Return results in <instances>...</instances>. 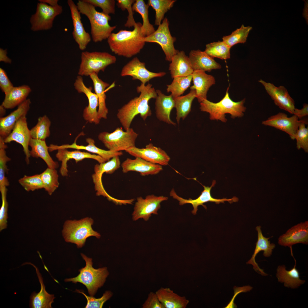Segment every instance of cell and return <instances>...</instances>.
Here are the masks:
<instances>
[{"instance_id":"cell-1","label":"cell","mask_w":308,"mask_h":308,"mask_svg":"<svg viewBox=\"0 0 308 308\" xmlns=\"http://www.w3.org/2000/svg\"><path fill=\"white\" fill-rule=\"evenodd\" d=\"M136 91L140 93L139 96L118 110L117 117L125 130L130 128L133 119L137 115L140 114L144 121L151 116L152 112L149 102L152 98L155 99L157 95L156 90L149 83L146 85L141 83L137 87Z\"/></svg>"},{"instance_id":"cell-2","label":"cell","mask_w":308,"mask_h":308,"mask_svg":"<svg viewBox=\"0 0 308 308\" xmlns=\"http://www.w3.org/2000/svg\"><path fill=\"white\" fill-rule=\"evenodd\" d=\"M142 25L137 22L132 31L122 30L116 33H112L107 39L111 51L117 55L127 58L139 53L145 43V37L141 30Z\"/></svg>"},{"instance_id":"cell-3","label":"cell","mask_w":308,"mask_h":308,"mask_svg":"<svg viewBox=\"0 0 308 308\" xmlns=\"http://www.w3.org/2000/svg\"><path fill=\"white\" fill-rule=\"evenodd\" d=\"M76 5L80 13L86 16L90 21L93 42H100L107 39L116 27V26L110 25L109 21L111 17L102 12L97 11L95 7L84 0H78Z\"/></svg>"},{"instance_id":"cell-4","label":"cell","mask_w":308,"mask_h":308,"mask_svg":"<svg viewBox=\"0 0 308 308\" xmlns=\"http://www.w3.org/2000/svg\"><path fill=\"white\" fill-rule=\"evenodd\" d=\"M229 88L227 89L224 97L219 102L214 103L206 99L200 103V110L208 113L210 119L220 120L226 122L227 120L226 114H230L233 118L243 116L246 109L244 106L245 99L238 102L233 101L230 97Z\"/></svg>"},{"instance_id":"cell-5","label":"cell","mask_w":308,"mask_h":308,"mask_svg":"<svg viewBox=\"0 0 308 308\" xmlns=\"http://www.w3.org/2000/svg\"><path fill=\"white\" fill-rule=\"evenodd\" d=\"M81 255L86 262L85 266L79 270L80 273L76 277L65 279V281L76 283L79 282L83 284L87 288L90 295L93 296L98 289L104 285L109 272L106 267L94 268L92 259L83 254Z\"/></svg>"},{"instance_id":"cell-6","label":"cell","mask_w":308,"mask_h":308,"mask_svg":"<svg viewBox=\"0 0 308 308\" xmlns=\"http://www.w3.org/2000/svg\"><path fill=\"white\" fill-rule=\"evenodd\" d=\"M93 222V220L89 217L78 220H67L62 231L65 241L75 244L78 248H80L84 246L88 237L94 236L100 238V234L92 228Z\"/></svg>"},{"instance_id":"cell-7","label":"cell","mask_w":308,"mask_h":308,"mask_svg":"<svg viewBox=\"0 0 308 308\" xmlns=\"http://www.w3.org/2000/svg\"><path fill=\"white\" fill-rule=\"evenodd\" d=\"M138 134L132 128L125 131L117 127L112 132L104 131L98 135L99 140L109 150L119 152L135 146Z\"/></svg>"},{"instance_id":"cell-8","label":"cell","mask_w":308,"mask_h":308,"mask_svg":"<svg viewBox=\"0 0 308 308\" xmlns=\"http://www.w3.org/2000/svg\"><path fill=\"white\" fill-rule=\"evenodd\" d=\"M78 72L80 76H89L100 71L104 72L107 66L116 61V57L106 52L86 51L82 52Z\"/></svg>"},{"instance_id":"cell-9","label":"cell","mask_w":308,"mask_h":308,"mask_svg":"<svg viewBox=\"0 0 308 308\" xmlns=\"http://www.w3.org/2000/svg\"><path fill=\"white\" fill-rule=\"evenodd\" d=\"M63 11L62 6H51L40 2L37 4L35 13L32 15L30 22L34 31L49 30L53 25L55 18Z\"/></svg>"},{"instance_id":"cell-10","label":"cell","mask_w":308,"mask_h":308,"mask_svg":"<svg viewBox=\"0 0 308 308\" xmlns=\"http://www.w3.org/2000/svg\"><path fill=\"white\" fill-rule=\"evenodd\" d=\"M168 20L165 18L157 29L150 35L145 37L144 41L145 42L158 44L165 55L166 60L171 62L172 57L179 51L175 48L174 43L176 38L171 35Z\"/></svg>"},{"instance_id":"cell-11","label":"cell","mask_w":308,"mask_h":308,"mask_svg":"<svg viewBox=\"0 0 308 308\" xmlns=\"http://www.w3.org/2000/svg\"><path fill=\"white\" fill-rule=\"evenodd\" d=\"M121 165L119 156L115 157L109 161L95 165L94 167V173L92 176L95 189L96 192V195L106 197L109 200L112 201L116 204L119 203L120 200L112 197L107 193L103 185L102 177L104 173L112 174L120 167Z\"/></svg>"},{"instance_id":"cell-12","label":"cell","mask_w":308,"mask_h":308,"mask_svg":"<svg viewBox=\"0 0 308 308\" xmlns=\"http://www.w3.org/2000/svg\"><path fill=\"white\" fill-rule=\"evenodd\" d=\"M168 199L166 196L154 194L148 195L145 198L141 196L137 197L132 214L133 220L135 221L142 218L145 221L148 220L152 214H158L161 203Z\"/></svg>"},{"instance_id":"cell-13","label":"cell","mask_w":308,"mask_h":308,"mask_svg":"<svg viewBox=\"0 0 308 308\" xmlns=\"http://www.w3.org/2000/svg\"><path fill=\"white\" fill-rule=\"evenodd\" d=\"M216 183V181L213 180L212 184L210 187L205 186L201 184L204 187V190L202 191L200 196L195 199H193L189 198L188 199H187L180 197L177 194L174 189L171 190L170 195L174 198L178 200L179 202V205H181L188 203L191 204L193 208L191 212L194 215L196 214L198 209V207L199 206H202L206 209V206L203 204L208 202H214L216 204H218L220 203H224L225 201H228L230 203H232L238 201V199L236 196H234L230 199H227L226 198L217 199L213 197L211 195V190L212 188L214 186Z\"/></svg>"},{"instance_id":"cell-14","label":"cell","mask_w":308,"mask_h":308,"mask_svg":"<svg viewBox=\"0 0 308 308\" xmlns=\"http://www.w3.org/2000/svg\"><path fill=\"white\" fill-rule=\"evenodd\" d=\"M76 90L79 93H83L87 96L88 104L85 107L83 112L84 119L90 123L98 124L100 123V119L98 116L97 108L99 106V102L97 95L92 92L91 87H87L85 85L82 76H78L74 84Z\"/></svg>"},{"instance_id":"cell-15","label":"cell","mask_w":308,"mask_h":308,"mask_svg":"<svg viewBox=\"0 0 308 308\" xmlns=\"http://www.w3.org/2000/svg\"><path fill=\"white\" fill-rule=\"evenodd\" d=\"M166 74L165 72H154L149 71L146 68L144 62L135 57L123 66L120 75L123 77L130 76L133 80H139L141 83L145 84L152 79L162 77Z\"/></svg>"},{"instance_id":"cell-16","label":"cell","mask_w":308,"mask_h":308,"mask_svg":"<svg viewBox=\"0 0 308 308\" xmlns=\"http://www.w3.org/2000/svg\"><path fill=\"white\" fill-rule=\"evenodd\" d=\"M131 156L140 158L151 163L166 166L168 165L170 158L166 152L159 147L154 146L152 143L145 147L139 148L134 146L125 151Z\"/></svg>"},{"instance_id":"cell-17","label":"cell","mask_w":308,"mask_h":308,"mask_svg":"<svg viewBox=\"0 0 308 308\" xmlns=\"http://www.w3.org/2000/svg\"><path fill=\"white\" fill-rule=\"evenodd\" d=\"M258 81L263 86L276 105L280 109L293 114L295 108V101L284 86L277 87L273 84L262 79Z\"/></svg>"},{"instance_id":"cell-18","label":"cell","mask_w":308,"mask_h":308,"mask_svg":"<svg viewBox=\"0 0 308 308\" xmlns=\"http://www.w3.org/2000/svg\"><path fill=\"white\" fill-rule=\"evenodd\" d=\"M304 120H299L294 115L288 117L285 114L279 112L263 121L262 124L283 131L287 133L291 139L294 140L299 125Z\"/></svg>"},{"instance_id":"cell-19","label":"cell","mask_w":308,"mask_h":308,"mask_svg":"<svg viewBox=\"0 0 308 308\" xmlns=\"http://www.w3.org/2000/svg\"><path fill=\"white\" fill-rule=\"evenodd\" d=\"M32 138L26 116H24L17 122L11 132L4 139V141L6 143L14 141L21 144L25 155L26 163L29 164L31 156L29 147Z\"/></svg>"},{"instance_id":"cell-20","label":"cell","mask_w":308,"mask_h":308,"mask_svg":"<svg viewBox=\"0 0 308 308\" xmlns=\"http://www.w3.org/2000/svg\"><path fill=\"white\" fill-rule=\"evenodd\" d=\"M67 3L70 11L73 29L72 35L80 50H83L91 41L90 34L85 31L81 21L80 13L77 5L72 0H68Z\"/></svg>"},{"instance_id":"cell-21","label":"cell","mask_w":308,"mask_h":308,"mask_svg":"<svg viewBox=\"0 0 308 308\" xmlns=\"http://www.w3.org/2000/svg\"><path fill=\"white\" fill-rule=\"evenodd\" d=\"M278 243L281 246L290 247L293 256V245L299 243L308 244V221L301 222L289 229L285 234L280 236Z\"/></svg>"},{"instance_id":"cell-22","label":"cell","mask_w":308,"mask_h":308,"mask_svg":"<svg viewBox=\"0 0 308 308\" xmlns=\"http://www.w3.org/2000/svg\"><path fill=\"white\" fill-rule=\"evenodd\" d=\"M121 166L123 173L135 171L139 173L142 176L156 175L163 170L162 166L151 163L139 157L134 159L127 158Z\"/></svg>"},{"instance_id":"cell-23","label":"cell","mask_w":308,"mask_h":308,"mask_svg":"<svg viewBox=\"0 0 308 308\" xmlns=\"http://www.w3.org/2000/svg\"><path fill=\"white\" fill-rule=\"evenodd\" d=\"M56 156L58 160L62 162L60 172L62 176L63 177L68 175L67 162L70 159L75 160L76 163L86 158L94 159L97 161L99 163L106 162L98 155L81 151L79 150L70 151L67 149H59L58 150Z\"/></svg>"},{"instance_id":"cell-24","label":"cell","mask_w":308,"mask_h":308,"mask_svg":"<svg viewBox=\"0 0 308 308\" xmlns=\"http://www.w3.org/2000/svg\"><path fill=\"white\" fill-rule=\"evenodd\" d=\"M31 103L29 99H27L9 115L0 117V137L5 139L10 133L18 121L22 117L26 116Z\"/></svg>"},{"instance_id":"cell-25","label":"cell","mask_w":308,"mask_h":308,"mask_svg":"<svg viewBox=\"0 0 308 308\" xmlns=\"http://www.w3.org/2000/svg\"><path fill=\"white\" fill-rule=\"evenodd\" d=\"M76 140L72 144H64L58 146L51 144L49 147L48 150L50 151H52L60 149L69 148L75 149L77 150H84L90 153H96L104 159L106 161H109L112 158L116 156H120L123 155L122 151L117 152L109 150H106L97 147L95 145L94 140L90 138L86 139V141L88 144L86 146L79 145L76 143Z\"/></svg>"},{"instance_id":"cell-26","label":"cell","mask_w":308,"mask_h":308,"mask_svg":"<svg viewBox=\"0 0 308 308\" xmlns=\"http://www.w3.org/2000/svg\"><path fill=\"white\" fill-rule=\"evenodd\" d=\"M157 96L155 102L156 116L160 121L174 125L176 123L170 118L171 112L175 107L174 98L171 94L166 95L159 90H156Z\"/></svg>"},{"instance_id":"cell-27","label":"cell","mask_w":308,"mask_h":308,"mask_svg":"<svg viewBox=\"0 0 308 308\" xmlns=\"http://www.w3.org/2000/svg\"><path fill=\"white\" fill-rule=\"evenodd\" d=\"M201 70L193 71L192 74L193 85L190 89L195 90L196 98L200 103L207 99V94L210 88L215 84L214 77Z\"/></svg>"},{"instance_id":"cell-28","label":"cell","mask_w":308,"mask_h":308,"mask_svg":"<svg viewBox=\"0 0 308 308\" xmlns=\"http://www.w3.org/2000/svg\"><path fill=\"white\" fill-rule=\"evenodd\" d=\"M189 57L194 71L210 72L213 70L220 69L221 68L220 64L204 51L199 50H192L189 53Z\"/></svg>"},{"instance_id":"cell-29","label":"cell","mask_w":308,"mask_h":308,"mask_svg":"<svg viewBox=\"0 0 308 308\" xmlns=\"http://www.w3.org/2000/svg\"><path fill=\"white\" fill-rule=\"evenodd\" d=\"M258 232V240L254 253L251 259L247 262V264H251L254 270L264 276L267 275L263 270L261 269L256 262L255 259L257 254L260 251H263V255L265 257H269L272 254L273 250L275 245L273 243H271L269 240L270 238H266L262 234L261 226H258L256 227Z\"/></svg>"},{"instance_id":"cell-30","label":"cell","mask_w":308,"mask_h":308,"mask_svg":"<svg viewBox=\"0 0 308 308\" xmlns=\"http://www.w3.org/2000/svg\"><path fill=\"white\" fill-rule=\"evenodd\" d=\"M169 70L172 78L192 74L194 71L188 56L183 51H179L172 58Z\"/></svg>"},{"instance_id":"cell-31","label":"cell","mask_w":308,"mask_h":308,"mask_svg":"<svg viewBox=\"0 0 308 308\" xmlns=\"http://www.w3.org/2000/svg\"><path fill=\"white\" fill-rule=\"evenodd\" d=\"M155 293L165 308H185L189 303L185 296L179 295L169 288L161 287Z\"/></svg>"},{"instance_id":"cell-32","label":"cell","mask_w":308,"mask_h":308,"mask_svg":"<svg viewBox=\"0 0 308 308\" xmlns=\"http://www.w3.org/2000/svg\"><path fill=\"white\" fill-rule=\"evenodd\" d=\"M36 270L39 280L40 285V290L37 293L34 292L32 293L30 297V305L32 308H50L51 305L54 302L55 297L54 295L48 293L46 291L42 278L37 268L31 263Z\"/></svg>"},{"instance_id":"cell-33","label":"cell","mask_w":308,"mask_h":308,"mask_svg":"<svg viewBox=\"0 0 308 308\" xmlns=\"http://www.w3.org/2000/svg\"><path fill=\"white\" fill-rule=\"evenodd\" d=\"M31 91L30 87L27 85L14 86L5 94L4 99L1 105L6 109L13 108L25 100Z\"/></svg>"},{"instance_id":"cell-34","label":"cell","mask_w":308,"mask_h":308,"mask_svg":"<svg viewBox=\"0 0 308 308\" xmlns=\"http://www.w3.org/2000/svg\"><path fill=\"white\" fill-rule=\"evenodd\" d=\"M89 76L93 83L95 93L98 98V117L100 119L102 118L106 119L108 113V109L106 105V97L105 91L106 88L110 86V84L104 82L100 79L98 76V74L96 73H93L90 74Z\"/></svg>"},{"instance_id":"cell-35","label":"cell","mask_w":308,"mask_h":308,"mask_svg":"<svg viewBox=\"0 0 308 308\" xmlns=\"http://www.w3.org/2000/svg\"><path fill=\"white\" fill-rule=\"evenodd\" d=\"M29 146L31 148L30 156L35 158H40L45 162L48 167L56 169L59 166L58 163L54 161L50 155L48 147L45 140L32 138Z\"/></svg>"},{"instance_id":"cell-36","label":"cell","mask_w":308,"mask_h":308,"mask_svg":"<svg viewBox=\"0 0 308 308\" xmlns=\"http://www.w3.org/2000/svg\"><path fill=\"white\" fill-rule=\"evenodd\" d=\"M294 267L287 270L284 265L279 266L277 269L276 276L279 282L284 283V286L292 289L297 288L304 283L305 281L300 278L298 270L296 269V261Z\"/></svg>"},{"instance_id":"cell-37","label":"cell","mask_w":308,"mask_h":308,"mask_svg":"<svg viewBox=\"0 0 308 308\" xmlns=\"http://www.w3.org/2000/svg\"><path fill=\"white\" fill-rule=\"evenodd\" d=\"M196 98L195 90L191 89L187 94L174 98L175 107L176 110V119L178 123L180 119L183 120L190 112L193 101Z\"/></svg>"},{"instance_id":"cell-38","label":"cell","mask_w":308,"mask_h":308,"mask_svg":"<svg viewBox=\"0 0 308 308\" xmlns=\"http://www.w3.org/2000/svg\"><path fill=\"white\" fill-rule=\"evenodd\" d=\"M149 6L143 0H136L132 6L133 11L139 13L143 19V24L141 27L142 33L145 37H147L155 31L153 25L149 21L148 9Z\"/></svg>"},{"instance_id":"cell-39","label":"cell","mask_w":308,"mask_h":308,"mask_svg":"<svg viewBox=\"0 0 308 308\" xmlns=\"http://www.w3.org/2000/svg\"><path fill=\"white\" fill-rule=\"evenodd\" d=\"M192 79V74L175 77L171 84L167 85V92H171L173 98L180 96L190 87Z\"/></svg>"},{"instance_id":"cell-40","label":"cell","mask_w":308,"mask_h":308,"mask_svg":"<svg viewBox=\"0 0 308 308\" xmlns=\"http://www.w3.org/2000/svg\"><path fill=\"white\" fill-rule=\"evenodd\" d=\"M230 48L222 41H219L206 44L204 51L213 58L226 60L230 58Z\"/></svg>"},{"instance_id":"cell-41","label":"cell","mask_w":308,"mask_h":308,"mask_svg":"<svg viewBox=\"0 0 308 308\" xmlns=\"http://www.w3.org/2000/svg\"><path fill=\"white\" fill-rule=\"evenodd\" d=\"M51 121L46 115L39 117L36 125L30 130L33 139L45 140L50 135Z\"/></svg>"},{"instance_id":"cell-42","label":"cell","mask_w":308,"mask_h":308,"mask_svg":"<svg viewBox=\"0 0 308 308\" xmlns=\"http://www.w3.org/2000/svg\"><path fill=\"white\" fill-rule=\"evenodd\" d=\"M176 1L175 0H149L147 4L155 12V24L159 26L164 19L165 14L172 8Z\"/></svg>"},{"instance_id":"cell-43","label":"cell","mask_w":308,"mask_h":308,"mask_svg":"<svg viewBox=\"0 0 308 308\" xmlns=\"http://www.w3.org/2000/svg\"><path fill=\"white\" fill-rule=\"evenodd\" d=\"M43 189L51 195L58 187V175L56 169L48 168L40 174Z\"/></svg>"},{"instance_id":"cell-44","label":"cell","mask_w":308,"mask_h":308,"mask_svg":"<svg viewBox=\"0 0 308 308\" xmlns=\"http://www.w3.org/2000/svg\"><path fill=\"white\" fill-rule=\"evenodd\" d=\"M7 147L4 139L0 136V190L9 185L8 180L5 176L6 173L8 171L7 163L11 160L6 154L5 149Z\"/></svg>"},{"instance_id":"cell-45","label":"cell","mask_w":308,"mask_h":308,"mask_svg":"<svg viewBox=\"0 0 308 308\" xmlns=\"http://www.w3.org/2000/svg\"><path fill=\"white\" fill-rule=\"evenodd\" d=\"M252 29V27H245L243 24L230 35L224 36L222 38V41L230 48L238 43H244L246 42L249 33Z\"/></svg>"},{"instance_id":"cell-46","label":"cell","mask_w":308,"mask_h":308,"mask_svg":"<svg viewBox=\"0 0 308 308\" xmlns=\"http://www.w3.org/2000/svg\"><path fill=\"white\" fill-rule=\"evenodd\" d=\"M19 183L28 192L43 188V183L40 174L31 176L25 175L19 180Z\"/></svg>"},{"instance_id":"cell-47","label":"cell","mask_w":308,"mask_h":308,"mask_svg":"<svg viewBox=\"0 0 308 308\" xmlns=\"http://www.w3.org/2000/svg\"><path fill=\"white\" fill-rule=\"evenodd\" d=\"M307 123V121L305 119L300 123L295 137L297 148H302L306 152L308 150V128L305 127Z\"/></svg>"},{"instance_id":"cell-48","label":"cell","mask_w":308,"mask_h":308,"mask_svg":"<svg viewBox=\"0 0 308 308\" xmlns=\"http://www.w3.org/2000/svg\"><path fill=\"white\" fill-rule=\"evenodd\" d=\"M77 292L82 293L86 298L87 303L86 308H101L104 303L109 299L112 296L113 293L110 291H106L100 298H96L93 296H88L84 293L76 290Z\"/></svg>"},{"instance_id":"cell-49","label":"cell","mask_w":308,"mask_h":308,"mask_svg":"<svg viewBox=\"0 0 308 308\" xmlns=\"http://www.w3.org/2000/svg\"><path fill=\"white\" fill-rule=\"evenodd\" d=\"M117 5L118 8H120L123 11L127 9L128 13L127 20L124 25L126 27L130 28L133 27L136 24L133 18V12L132 6L135 2V0H117Z\"/></svg>"},{"instance_id":"cell-50","label":"cell","mask_w":308,"mask_h":308,"mask_svg":"<svg viewBox=\"0 0 308 308\" xmlns=\"http://www.w3.org/2000/svg\"><path fill=\"white\" fill-rule=\"evenodd\" d=\"M85 1L91 4L95 7H98L101 8L102 12L109 15L115 13L116 1L114 0H84Z\"/></svg>"},{"instance_id":"cell-51","label":"cell","mask_w":308,"mask_h":308,"mask_svg":"<svg viewBox=\"0 0 308 308\" xmlns=\"http://www.w3.org/2000/svg\"><path fill=\"white\" fill-rule=\"evenodd\" d=\"M1 196L2 203L0 209V231L5 229L7 227L8 203L7 200V188L0 191Z\"/></svg>"},{"instance_id":"cell-52","label":"cell","mask_w":308,"mask_h":308,"mask_svg":"<svg viewBox=\"0 0 308 308\" xmlns=\"http://www.w3.org/2000/svg\"><path fill=\"white\" fill-rule=\"evenodd\" d=\"M142 308H165L159 301L155 292H151L142 305Z\"/></svg>"},{"instance_id":"cell-53","label":"cell","mask_w":308,"mask_h":308,"mask_svg":"<svg viewBox=\"0 0 308 308\" xmlns=\"http://www.w3.org/2000/svg\"><path fill=\"white\" fill-rule=\"evenodd\" d=\"M14 87L9 80L6 72L0 68V87L5 94L8 93Z\"/></svg>"},{"instance_id":"cell-54","label":"cell","mask_w":308,"mask_h":308,"mask_svg":"<svg viewBox=\"0 0 308 308\" xmlns=\"http://www.w3.org/2000/svg\"><path fill=\"white\" fill-rule=\"evenodd\" d=\"M303 108L300 109L295 108L293 113L299 119H301L308 115V105L305 103L303 105Z\"/></svg>"},{"instance_id":"cell-55","label":"cell","mask_w":308,"mask_h":308,"mask_svg":"<svg viewBox=\"0 0 308 308\" xmlns=\"http://www.w3.org/2000/svg\"><path fill=\"white\" fill-rule=\"evenodd\" d=\"M7 50H4L2 48L0 49V61L6 63L11 64L12 60L11 59L7 56Z\"/></svg>"},{"instance_id":"cell-56","label":"cell","mask_w":308,"mask_h":308,"mask_svg":"<svg viewBox=\"0 0 308 308\" xmlns=\"http://www.w3.org/2000/svg\"><path fill=\"white\" fill-rule=\"evenodd\" d=\"M40 2L44 3L49 4L51 6H55L58 5V0H39Z\"/></svg>"},{"instance_id":"cell-57","label":"cell","mask_w":308,"mask_h":308,"mask_svg":"<svg viewBox=\"0 0 308 308\" xmlns=\"http://www.w3.org/2000/svg\"><path fill=\"white\" fill-rule=\"evenodd\" d=\"M6 109L1 105L0 106V117H3L6 113Z\"/></svg>"}]
</instances>
